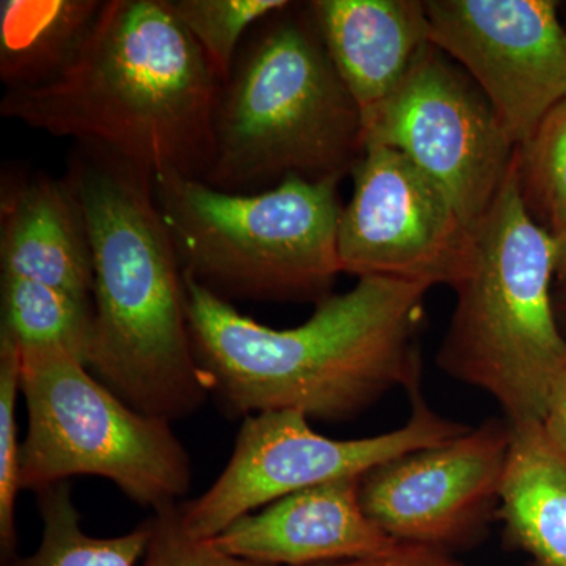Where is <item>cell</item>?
Here are the masks:
<instances>
[{
    "instance_id": "d4e9b609",
    "label": "cell",
    "mask_w": 566,
    "mask_h": 566,
    "mask_svg": "<svg viewBox=\"0 0 566 566\" xmlns=\"http://www.w3.org/2000/svg\"><path fill=\"white\" fill-rule=\"evenodd\" d=\"M542 424L551 439L566 452V368L551 389Z\"/></svg>"
},
{
    "instance_id": "ac0fdd59",
    "label": "cell",
    "mask_w": 566,
    "mask_h": 566,
    "mask_svg": "<svg viewBox=\"0 0 566 566\" xmlns=\"http://www.w3.org/2000/svg\"><path fill=\"white\" fill-rule=\"evenodd\" d=\"M93 305L55 286L2 275V324L20 348L62 349L87 365Z\"/></svg>"
},
{
    "instance_id": "4fadbf2b",
    "label": "cell",
    "mask_w": 566,
    "mask_h": 566,
    "mask_svg": "<svg viewBox=\"0 0 566 566\" xmlns=\"http://www.w3.org/2000/svg\"><path fill=\"white\" fill-rule=\"evenodd\" d=\"M360 479L285 495L212 539L232 556L271 566H315L385 553L398 542L364 512Z\"/></svg>"
},
{
    "instance_id": "277c9868",
    "label": "cell",
    "mask_w": 566,
    "mask_h": 566,
    "mask_svg": "<svg viewBox=\"0 0 566 566\" xmlns=\"http://www.w3.org/2000/svg\"><path fill=\"white\" fill-rule=\"evenodd\" d=\"M203 181L253 193L289 177L344 180L365 151L359 107L338 76L311 7L290 3L253 28L222 85Z\"/></svg>"
},
{
    "instance_id": "e0dca14e",
    "label": "cell",
    "mask_w": 566,
    "mask_h": 566,
    "mask_svg": "<svg viewBox=\"0 0 566 566\" xmlns=\"http://www.w3.org/2000/svg\"><path fill=\"white\" fill-rule=\"evenodd\" d=\"M102 0H2L0 80L7 92L44 87L77 61Z\"/></svg>"
},
{
    "instance_id": "cb8c5ba5",
    "label": "cell",
    "mask_w": 566,
    "mask_h": 566,
    "mask_svg": "<svg viewBox=\"0 0 566 566\" xmlns=\"http://www.w3.org/2000/svg\"><path fill=\"white\" fill-rule=\"evenodd\" d=\"M315 566H464L452 554L434 547L398 543L392 549L348 560L331 562Z\"/></svg>"
},
{
    "instance_id": "3957f363",
    "label": "cell",
    "mask_w": 566,
    "mask_h": 566,
    "mask_svg": "<svg viewBox=\"0 0 566 566\" xmlns=\"http://www.w3.org/2000/svg\"><path fill=\"white\" fill-rule=\"evenodd\" d=\"M73 186L93 253L87 368L142 415L174 423L208 400L189 331L185 274L156 210L153 177L76 144Z\"/></svg>"
},
{
    "instance_id": "7402d4cb",
    "label": "cell",
    "mask_w": 566,
    "mask_h": 566,
    "mask_svg": "<svg viewBox=\"0 0 566 566\" xmlns=\"http://www.w3.org/2000/svg\"><path fill=\"white\" fill-rule=\"evenodd\" d=\"M20 346L0 331V560L18 557L17 501L21 493V449L17 409L21 395Z\"/></svg>"
},
{
    "instance_id": "5bb4252c",
    "label": "cell",
    "mask_w": 566,
    "mask_h": 566,
    "mask_svg": "<svg viewBox=\"0 0 566 566\" xmlns=\"http://www.w3.org/2000/svg\"><path fill=\"white\" fill-rule=\"evenodd\" d=\"M0 270L92 301L91 234L65 175L2 170Z\"/></svg>"
},
{
    "instance_id": "9a60e30c",
    "label": "cell",
    "mask_w": 566,
    "mask_h": 566,
    "mask_svg": "<svg viewBox=\"0 0 566 566\" xmlns=\"http://www.w3.org/2000/svg\"><path fill=\"white\" fill-rule=\"evenodd\" d=\"M308 7L365 126L431 43L424 2L315 0Z\"/></svg>"
},
{
    "instance_id": "484cf974",
    "label": "cell",
    "mask_w": 566,
    "mask_h": 566,
    "mask_svg": "<svg viewBox=\"0 0 566 566\" xmlns=\"http://www.w3.org/2000/svg\"><path fill=\"white\" fill-rule=\"evenodd\" d=\"M557 249L556 283L558 290H566V229L554 237Z\"/></svg>"
},
{
    "instance_id": "9c48e42d",
    "label": "cell",
    "mask_w": 566,
    "mask_h": 566,
    "mask_svg": "<svg viewBox=\"0 0 566 566\" xmlns=\"http://www.w3.org/2000/svg\"><path fill=\"white\" fill-rule=\"evenodd\" d=\"M365 144L403 153L446 189L472 229L504 186L516 153L485 93L433 43L365 122Z\"/></svg>"
},
{
    "instance_id": "ba28073f",
    "label": "cell",
    "mask_w": 566,
    "mask_h": 566,
    "mask_svg": "<svg viewBox=\"0 0 566 566\" xmlns=\"http://www.w3.org/2000/svg\"><path fill=\"white\" fill-rule=\"evenodd\" d=\"M411 415L401 427L360 439L316 433L297 411H264L244 417L232 457L199 497L180 504L186 531L216 538L234 521L297 491L348 476H363L394 458L441 444L469 431V424L438 415L422 392L408 389Z\"/></svg>"
},
{
    "instance_id": "30bf717a",
    "label": "cell",
    "mask_w": 566,
    "mask_h": 566,
    "mask_svg": "<svg viewBox=\"0 0 566 566\" xmlns=\"http://www.w3.org/2000/svg\"><path fill=\"white\" fill-rule=\"evenodd\" d=\"M352 175L338 232L344 273L452 289L474 229L446 189L403 153L379 144H365Z\"/></svg>"
},
{
    "instance_id": "5b68a950",
    "label": "cell",
    "mask_w": 566,
    "mask_h": 566,
    "mask_svg": "<svg viewBox=\"0 0 566 566\" xmlns=\"http://www.w3.org/2000/svg\"><path fill=\"white\" fill-rule=\"evenodd\" d=\"M472 232L436 365L490 395L510 424L542 422L551 389L566 368V335L553 292L556 240L528 214L515 161Z\"/></svg>"
},
{
    "instance_id": "7c38bea8",
    "label": "cell",
    "mask_w": 566,
    "mask_h": 566,
    "mask_svg": "<svg viewBox=\"0 0 566 566\" xmlns=\"http://www.w3.org/2000/svg\"><path fill=\"white\" fill-rule=\"evenodd\" d=\"M430 40L485 93L520 147L566 96V31L553 0H427Z\"/></svg>"
},
{
    "instance_id": "4316f807",
    "label": "cell",
    "mask_w": 566,
    "mask_h": 566,
    "mask_svg": "<svg viewBox=\"0 0 566 566\" xmlns=\"http://www.w3.org/2000/svg\"><path fill=\"white\" fill-rule=\"evenodd\" d=\"M556 312L558 323H560L562 329L566 335V290H558L556 293Z\"/></svg>"
},
{
    "instance_id": "7a4b0ae2",
    "label": "cell",
    "mask_w": 566,
    "mask_h": 566,
    "mask_svg": "<svg viewBox=\"0 0 566 566\" xmlns=\"http://www.w3.org/2000/svg\"><path fill=\"white\" fill-rule=\"evenodd\" d=\"M221 88L166 0H107L77 61L44 87L6 92L0 114L150 177L203 180Z\"/></svg>"
},
{
    "instance_id": "6da1fadb",
    "label": "cell",
    "mask_w": 566,
    "mask_h": 566,
    "mask_svg": "<svg viewBox=\"0 0 566 566\" xmlns=\"http://www.w3.org/2000/svg\"><path fill=\"white\" fill-rule=\"evenodd\" d=\"M182 274L197 364L229 417L297 411L346 422L422 381L419 337L430 286L360 277L316 303L300 326L274 329Z\"/></svg>"
},
{
    "instance_id": "8fae6325",
    "label": "cell",
    "mask_w": 566,
    "mask_h": 566,
    "mask_svg": "<svg viewBox=\"0 0 566 566\" xmlns=\"http://www.w3.org/2000/svg\"><path fill=\"white\" fill-rule=\"evenodd\" d=\"M512 427L490 417L465 433L394 458L360 479L367 516L398 543L452 554L479 546L497 520Z\"/></svg>"
},
{
    "instance_id": "603a6c76",
    "label": "cell",
    "mask_w": 566,
    "mask_h": 566,
    "mask_svg": "<svg viewBox=\"0 0 566 566\" xmlns=\"http://www.w3.org/2000/svg\"><path fill=\"white\" fill-rule=\"evenodd\" d=\"M150 539L139 566H271L232 556L212 538H197L186 531L180 504L153 513Z\"/></svg>"
},
{
    "instance_id": "44dd1931",
    "label": "cell",
    "mask_w": 566,
    "mask_h": 566,
    "mask_svg": "<svg viewBox=\"0 0 566 566\" xmlns=\"http://www.w3.org/2000/svg\"><path fill=\"white\" fill-rule=\"evenodd\" d=\"M167 7L197 41L222 85L232 74L245 33L285 10L286 0H166Z\"/></svg>"
},
{
    "instance_id": "d6986e66",
    "label": "cell",
    "mask_w": 566,
    "mask_h": 566,
    "mask_svg": "<svg viewBox=\"0 0 566 566\" xmlns=\"http://www.w3.org/2000/svg\"><path fill=\"white\" fill-rule=\"evenodd\" d=\"M41 516L40 545L31 556L9 566H139L148 539L150 520L128 534L99 538L81 526L69 482L36 491Z\"/></svg>"
},
{
    "instance_id": "2e32d148",
    "label": "cell",
    "mask_w": 566,
    "mask_h": 566,
    "mask_svg": "<svg viewBox=\"0 0 566 566\" xmlns=\"http://www.w3.org/2000/svg\"><path fill=\"white\" fill-rule=\"evenodd\" d=\"M497 520L504 542L528 566H566V452L542 422L510 424Z\"/></svg>"
},
{
    "instance_id": "52a82bcc",
    "label": "cell",
    "mask_w": 566,
    "mask_h": 566,
    "mask_svg": "<svg viewBox=\"0 0 566 566\" xmlns=\"http://www.w3.org/2000/svg\"><path fill=\"white\" fill-rule=\"evenodd\" d=\"M20 367L22 490L102 476L153 513L180 504L192 468L172 423L136 411L62 349L20 348Z\"/></svg>"
},
{
    "instance_id": "ffe728a7",
    "label": "cell",
    "mask_w": 566,
    "mask_h": 566,
    "mask_svg": "<svg viewBox=\"0 0 566 566\" xmlns=\"http://www.w3.org/2000/svg\"><path fill=\"white\" fill-rule=\"evenodd\" d=\"M521 199L532 219L557 237L566 229V96L516 147Z\"/></svg>"
},
{
    "instance_id": "8992f818",
    "label": "cell",
    "mask_w": 566,
    "mask_h": 566,
    "mask_svg": "<svg viewBox=\"0 0 566 566\" xmlns=\"http://www.w3.org/2000/svg\"><path fill=\"white\" fill-rule=\"evenodd\" d=\"M151 185L182 273L222 300L316 304L333 294L344 273L340 180L289 177L232 193L164 172Z\"/></svg>"
}]
</instances>
